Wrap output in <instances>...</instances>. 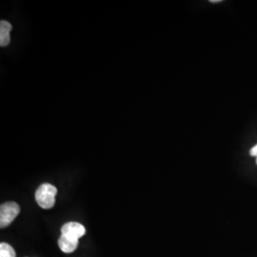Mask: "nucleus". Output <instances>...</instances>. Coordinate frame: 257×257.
<instances>
[{"instance_id": "1", "label": "nucleus", "mask_w": 257, "mask_h": 257, "mask_svg": "<svg viewBox=\"0 0 257 257\" xmlns=\"http://www.w3.org/2000/svg\"><path fill=\"white\" fill-rule=\"evenodd\" d=\"M57 194V189L54 185L44 183L37 188L36 192V200L38 206L42 209H52L55 204V196Z\"/></svg>"}, {"instance_id": "8", "label": "nucleus", "mask_w": 257, "mask_h": 257, "mask_svg": "<svg viewBox=\"0 0 257 257\" xmlns=\"http://www.w3.org/2000/svg\"><path fill=\"white\" fill-rule=\"evenodd\" d=\"M211 3H218L220 2V0H211Z\"/></svg>"}, {"instance_id": "5", "label": "nucleus", "mask_w": 257, "mask_h": 257, "mask_svg": "<svg viewBox=\"0 0 257 257\" xmlns=\"http://www.w3.org/2000/svg\"><path fill=\"white\" fill-rule=\"evenodd\" d=\"M13 29L12 24L6 21V20H1L0 21V46H8L11 41V36L10 33Z\"/></svg>"}, {"instance_id": "6", "label": "nucleus", "mask_w": 257, "mask_h": 257, "mask_svg": "<svg viewBox=\"0 0 257 257\" xmlns=\"http://www.w3.org/2000/svg\"><path fill=\"white\" fill-rule=\"evenodd\" d=\"M0 257H17L14 248L5 242L0 244Z\"/></svg>"}, {"instance_id": "3", "label": "nucleus", "mask_w": 257, "mask_h": 257, "mask_svg": "<svg viewBox=\"0 0 257 257\" xmlns=\"http://www.w3.org/2000/svg\"><path fill=\"white\" fill-rule=\"evenodd\" d=\"M61 233L69 237L79 240V238H81L86 233V229L80 223L69 222L62 226Z\"/></svg>"}, {"instance_id": "9", "label": "nucleus", "mask_w": 257, "mask_h": 257, "mask_svg": "<svg viewBox=\"0 0 257 257\" xmlns=\"http://www.w3.org/2000/svg\"><path fill=\"white\" fill-rule=\"evenodd\" d=\"M256 164H257V157H256Z\"/></svg>"}, {"instance_id": "7", "label": "nucleus", "mask_w": 257, "mask_h": 257, "mask_svg": "<svg viewBox=\"0 0 257 257\" xmlns=\"http://www.w3.org/2000/svg\"><path fill=\"white\" fill-rule=\"evenodd\" d=\"M249 154H250V156H255V157H257V145H255L254 147H252L250 149Z\"/></svg>"}, {"instance_id": "2", "label": "nucleus", "mask_w": 257, "mask_h": 257, "mask_svg": "<svg viewBox=\"0 0 257 257\" xmlns=\"http://www.w3.org/2000/svg\"><path fill=\"white\" fill-rule=\"evenodd\" d=\"M20 212V207L16 202H6L0 206V228L8 227L17 218Z\"/></svg>"}, {"instance_id": "4", "label": "nucleus", "mask_w": 257, "mask_h": 257, "mask_svg": "<svg viewBox=\"0 0 257 257\" xmlns=\"http://www.w3.org/2000/svg\"><path fill=\"white\" fill-rule=\"evenodd\" d=\"M58 246L65 253H72L78 246V239L72 238L64 234L58 239Z\"/></svg>"}]
</instances>
